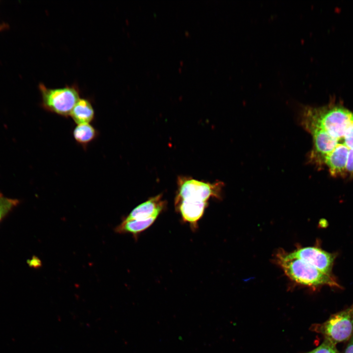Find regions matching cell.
<instances>
[{
	"instance_id": "cell-1",
	"label": "cell",
	"mask_w": 353,
	"mask_h": 353,
	"mask_svg": "<svg viewBox=\"0 0 353 353\" xmlns=\"http://www.w3.org/2000/svg\"><path fill=\"white\" fill-rule=\"evenodd\" d=\"M299 121L313 140L309 162L333 177H353V111L333 102L304 106Z\"/></svg>"
},
{
	"instance_id": "cell-2",
	"label": "cell",
	"mask_w": 353,
	"mask_h": 353,
	"mask_svg": "<svg viewBox=\"0 0 353 353\" xmlns=\"http://www.w3.org/2000/svg\"><path fill=\"white\" fill-rule=\"evenodd\" d=\"M277 262L293 281L309 287L329 285L341 287L333 275L326 274L290 253L281 251L277 254Z\"/></svg>"
},
{
	"instance_id": "cell-3",
	"label": "cell",
	"mask_w": 353,
	"mask_h": 353,
	"mask_svg": "<svg viewBox=\"0 0 353 353\" xmlns=\"http://www.w3.org/2000/svg\"><path fill=\"white\" fill-rule=\"evenodd\" d=\"M41 95V106L46 110L68 117L80 99V90L76 84L58 88H48L44 84L39 85Z\"/></svg>"
},
{
	"instance_id": "cell-4",
	"label": "cell",
	"mask_w": 353,
	"mask_h": 353,
	"mask_svg": "<svg viewBox=\"0 0 353 353\" xmlns=\"http://www.w3.org/2000/svg\"><path fill=\"white\" fill-rule=\"evenodd\" d=\"M310 330L322 334L325 340L335 345L350 339L353 335V303L332 314L325 322L313 325Z\"/></svg>"
},
{
	"instance_id": "cell-5",
	"label": "cell",
	"mask_w": 353,
	"mask_h": 353,
	"mask_svg": "<svg viewBox=\"0 0 353 353\" xmlns=\"http://www.w3.org/2000/svg\"><path fill=\"white\" fill-rule=\"evenodd\" d=\"M175 201L189 200L207 202L211 197L219 198L223 182L217 181L210 183L191 177L179 176Z\"/></svg>"
},
{
	"instance_id": "cell-6",
	"label": "cell",
	"mask_w": 353,
	"mask_h": 353,
	"mask_svg": "<svg viewBox=\"0 0 353 353\" xmlns=\"http://www.w3.org/2000/svg\"><path fill=\"white\" fill-rule=\"evenodd\" d=\"M290 254L315 267L322 272L331 274L335 255L316 247L298 248Z\"/></svg>"
},
{
	"instance_id": "cell-7",
	"label": "cell",
	"mask_w": 353,
	"mask_h": 353,
	"mask_svg": "<svg viewBox=\"0 0 353 353\" xmlns=\"http://www.w3.org/2000/svg\"><path fill=\"white\" fill-rule=\"evenodd\" d=\"M166 203L162 194L152 197L135 207L125 219L144 220L157 218L165 208Z\"/></svg>"
},
{
	"instance_id": "cell-8",
	"label": "cell",
	"mask_w": 353,
	"mask_h": 353,
	"mask_svg": "<svg viewBox=\"0 0 353 353\" xmlns=\"http://www.w3.org/2000/svg\"><path fill=\"white\" fill-rule=\"evenodd\" d=\"M175 205L183 220L196 228L198 221L203 215L207 202L180 200L175 201Z\"/></svg>"
},
{
	"instance_id": "cell-9",
	"label": "cell",
	"mask_w": 353,
	"mask_h": 353,
	"mask_svg": "<svg viewBox=\"0 0 353 353\" xmlns=\"http://www.w3.org/2000/svg\"><path fill=\"white\" fill-rule=\"evenodd\" d=\"M70 116L74 121L78 124H90L95 117V111L90 101L87 98H80Z\"/></svg>"
},
{
	"instance_id": "cell-10",
	"label": "cell",
	"mask_w": 353,
	"mask_h": 353,
	"mask_svg": "<svg viewBox=\"0 0 353 353\" xmlns=\"http://www.w3.org/2000/svg\"><path fill=\"white\" fill-rule=\"evenodd\" d=\"M156 219L155 217L144 220L124 219L115 228V231L119 233H129L137 238L140 233L151 226Z\"/></svg>"
},
{
	"instance_id": "cell-11",
	"label": "cell",
	"mask_w": 353,
	"mask_h": 353,
	"mask_svg": "<svg viewBox=\"0 0 353 353\" xmlns=\"http://www.w3.org/2000/svg\"><path fill=\"white\" fill-rule=\"evenodd\" d=\"M75 141L86 149L87 146L98 136L97 130L88 123L78 124L73 130Z\"/></svg>"
},
{
	"instance_id": "cell-12",
	"label": "cell",
	"mask_w": 353,
	"mask_h": 353,
	"mask_svg": "<svg viewBox=\"0 0 353 353\" xmlns=\"http://www.w3.org/2000/svg\"><path fill=\"white\" fill-rule=\"evenodd\" d=\"M20 201L0 193V222L19 203Z\"/></svg>"
},
{
	"instance_id": "cell-13",
	"label": "cell",
	"mask_w": 353,
	"mask_h": 353,
	"mask_svg": "<svg viewBox=\"0 0 353 353\" xmlns=\"http://www.w3.org/2000/svg\"><path fill=\"white\" fill-rule=\"evenodd\" d=\"M306 353H340L335 345L325 340L323 342L315 349Z\"/></svg>"
},
{
	"instance_id": "cell-14",
	"label": "cell",
	"mask_w": 353,
	"mask_h": 353,
	"mask_svg": "<svg viewBox=\"0 0 353 353\" xmlns=\"http://www.w3.org/2000/svg\"><path fill=\"white\" fill-rule=\"evenodd\" d=\"M344 353H353V335L350 338Z\"/></svg>"
}]
</instances>
